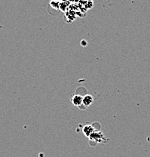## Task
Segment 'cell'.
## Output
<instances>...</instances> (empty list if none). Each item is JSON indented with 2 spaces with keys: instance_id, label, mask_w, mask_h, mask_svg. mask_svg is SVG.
<instances>
[{
  "instance_id": "cell-3",
  "label": "cell",
  "mask_w": 150,
  "mask_h": 157,
  "mask_svg": "<svg viewBox=\"0 0 150 157\" xmlns=\"http://www.w3.org/2000/svg\"><path fill=\"white\" fill-rule=\"evenodd\" d=\"M94 132V129L92 125H87L83 128V133H84V135H86L87 137H91V135H92Z\"/></svg>"
},
{
  "instance_id": "cell-2",
  "label": "cell",
  "mask_w": 150,
  "mask_h": 157,
  "mask_svg": "<svg viewBox=\"0 0 150 157\" xmlns=\"http://www.w3.org/2000/svg\"><path fill=\"white\" fill-rule=\"evenodd\" d=\"M94 102V98L91 94H86L83 97V104L85 107H89Z\"/></svg>"
},
{
  "instance_id": "cell-1",
  "label": "cell",
  "mask_w": 150,
  "mask_h": 157,
  "mask_svg": "<svg viewBox=\"0 0 150 157\" xmlns=\"http://www.w3.org/2000/svg\"><path fill=\"white\" fill-rule=\"evenodd\" d=\"M72 103L76 107H81L83 104V97L80 94H75L72 98Z\"/></svg>"
}]
</instances>
